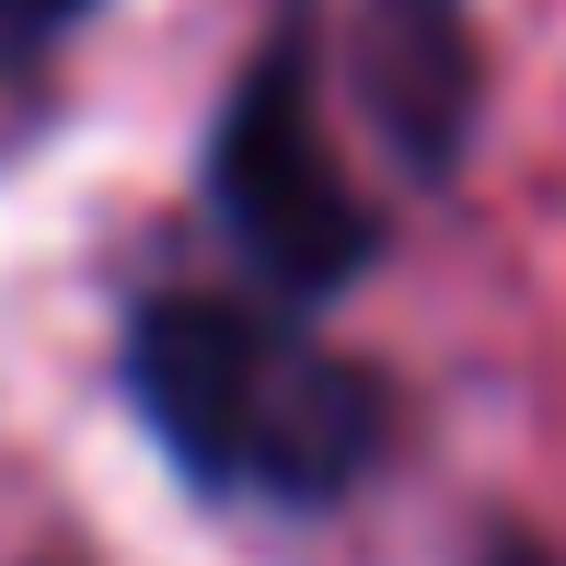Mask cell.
<instances>
[{
  "mask_svg": "<svg viewBox=\"0 0 566 566\" xmlns=\"http://www.w3.org/2000/svg\"><path fill=\"white\" fill-rule=\"evenodd\" d=\"M127 394L150 440L220 497L324 509L381 462V381L301 336L290 301H209L174 290L127 324Z\"/></svg>",
  "mask_w": 566,
  "mask_h": 566,
  "instance_id": "6da1fadb",
  "label": "cell"
},
{
  "mask_svg": "<svg viewBox=\"0 0 566 566\" xmlns=\"http://www.w3.org/2000/svg\"><path fill=\"white\" fill-rule=\"evenodd\" d=\"M209 209H220V231L243 243V266L266 277L290 313L370 266V209H358V186L336 174V150H324L301 23L277 46H254V70L231 82L220 139H209Z\"/></svg>",
  "mask_w": 566,
  "mask_h": 566,
  "instance_id": "7a4b0ae2",
  "label": "cell"
},
{
  "mask_svg": "<svg viewBox=\"0 0 566 566\" xmlns=\"http://www.w3.org/2000/svg\"><path fill=\"white\" fill-rule=\"evenodd\" d=\"M358 93L394 127V150L417 174L462 163V127H474V35H462V0H358Z\"/></svg>",
  "mask_w": 566,
  "mask_h": 566,
  "instance_id": "3957f363",
  "label": "cell"
},
{
  "mask_svg": "<svg viewBox=\"0 0 566 566\" xmlns=\"http://www.w3.org/2000/svg\"><path fill=\"white\" fill-rule=\"evenodd\" d=\"M93 0H0V46H35V35H59V23H82Z\"/></svg>",
  "mask_w": 566,
  "mask_h": 566,
  "instance_id": "277c9868",
  "label": "cell"
},
{
  "mask_svg": "<svg viewBox=\"0 0 566 566\" xmlns=\"http://www.w3.org/2000/svg\"><path fill=\"white\" fill-rule=\"evenodd\" d=\"M485 566H555V555H532V544H485Z\"/></svg>",
  "mask_w": 566,
  "mask_h": 566,
  "instance_id": "5b68a950",
  "label": "cell"
}]
</instances>
